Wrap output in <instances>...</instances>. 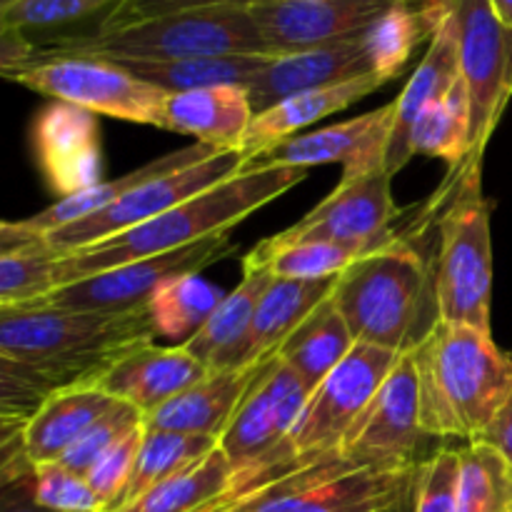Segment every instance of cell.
Here are the masks:
<instances>
[{"label":"cell","instance_id":"obj_1","mask_svg":"<svg viewBox=\"0 0 512 512\" xmlns=\"http://www.w3.org/2000/svg\"><path fill=\"white\" fill-rule=\"evenodd\" d=\"M148 308L93 313L33 305L0 308L3 430H23L58 390L93 385L123 355L153 343Z\"/></svg>","mask_w":512,"mask_h":512},{"label":"cell","instance_id":"obj_2","mask_svg":"<svg viewBox=\"0 0 512 512\" xmlns=\"http://www.w3.org/2000/svg\"><path fill=\"white\" fill-rule=\"evenodd\" d=\"M308 178V168L273 165V168H250L185 203L165 210L158 218L113 235L90 248L60 255L55 263V283L68 285L90 275L105 273L133 260L173 253L188 248L213 235L230 233L248 215L273 203L283 193L293 190Z\"/></svg>","mask_w":512,"mask_h":512},{"label":"cell","instance_id":"obj_3","mask_svg":"<svg viewBox=\"0 0 512 512\" xmlns=\"http://www.w3.org/2000/svg\"><path fill=\"white\" fill-rule=\"evenodd\" d=\"M420 423L433 440L475 443L512 393V353L493 333L438 323L413 350Z\"/></svg>","mask_w":512,"mask_h":512},{"label":"cell","instance_id":"obj_4","mask_svg":"<svg viewBox=\"0 0 512 512\" xmlns=\"http://www.w3.org/2000/svg\"><path fill=\"white\" fill-rule=\"evenodd\" d=\"M355 343L413 353L440 323L433 258L405 235L355 260L333 288Z\"/></svg>","mask_w":512,"mask_h":512},{"label":"cell","instance_id":"obj_5","mask_svg":"<svg viewBox=\"0 0 512 512\" xmlns=\"http://www.w3.org/2000/svg\"><path fill=\"white\" fill-rule=\"evenodd\" d=\"M85 55L105 60H188L213 55H273L255 25L248 5H213L158 15L123 28L95 30L90 35L53 40L48 48L35 45L30 65L48 58Z\"/></svg>","mask_w":512,"mask_h":512},{"label":"cell","instance_id":"obj_6","mask_svg":"<svg viewBox=\"0 0 512 512\" xmlns=\"http://www.w3.org/2000/svg\"><path fill=\"white\" fill-rule=\"evenodd\" d=\"M483 165L463 163L435 193L438 250L433 258L440 323L468 325L490 333L493 308V233L483 198Z\"/></svg>","mask_w":512,"mask_h":512},{"label":"cell","instance_id":"obj_7","mask_svg":"<svg viewBox=\"0 0 512 512\" xmlns=\"http://www.w3.org/2000/svg\"><path fill=\"white\" fill-rule=\"evenodd\" d=\"M313 390L278 358L258 365L248 393L240 400L218 448L233 468L235 483L223 503L245 498L288 475V438Z\"/></svg>","mask_w":512,"mask_h":512},{"label":"cell","instance_id":"obj_8","mask_svg":"<svg viewBox=\"0 0 512 512\" xmlns=\"http://www.w3.org/2000/svg\"><path fill=\"white\" fill-rule=\"evenodd\" d=\"M415 468H355L338 455L233 500L240 512H410Z\"/></svg>","mask_w":512,"mask_h":512},{"label":"cell","instance_id":"obj_9","mask_svg":"<svg viewBox=\"0 0 512 512\" xmlns=\"http://www.w3.org/2000/svg\"><path fill=\"white\" fill-rule=\"evenodd\" d=\"M398 360L393 350L355 343L348 358L310 395L295 423L288 438V475L338 453Z\"/></svg>","mask_w":512,"mask_h":512},{"label":"cell","instance_id":"obj_10","mask_svg":"<svg viewBox=\"0 0 512 512\" xmlns=\"http://www.w3.org/2000/svg\"><path fill=\"white\" fill-rule=\"evenodd\" d=\"M8 80L95 115L165 130L168 93L143 83L113 60L85 55L48 58L8 75Z\"/></svg>","mask_w":512,"mask_h":512},{"label":"cell","instance_id":"obj_11","mask_svg":"<svg viewBox=\"0 0 512 512\" xmlns=\"http://www.w3.org/2000/svg\"><path fill=\"white\" fill-rule=\"evenodd\" d=\"M458 28L460 75L470 103V155L483 165L485 148L512 98V28L490 0H450Z\"/></svg>","mask_w":512,"mask_h":512},{"label":"cell","instance_id":"obj_12","mask_svg":"<svg viewBox=\"0 0 512 512\" xmlns=\"http://www.w3.org/2000/svg\"><path fill=\"white\" fill-rule=\"evenodd\" d=\"M398 215L400 210L393 200V175L383 168L360 178H340L338 188L320 200L305 218L263 243L270 248L293 243H330L363 258L398 238Z\"/></svg>","mask_w":512,"mask_h":512},{"label":"cell","instance_id":"obj_13","mask_svg":"<svg viewBox=\"0 0 512 512\" xmlns=\"http://www.w3.org/2000/svg\"><path fill=\"white\" fill-rule=\"evenodd\" d=\"M245 158L248 155L243 150H223V153L213 155L208 160H200L195 165H188V168L178 170V173L145 180L143 185L125 193L123 198L115 200L108 208L98 210V213L88 215V218L78 220L73 225L53 230L43 240L58 255H68L75 253V250L103 243V240L125 233V230L135 228V225L148 223V220L163 215L165 210L190 200L193 195L243 173Z\"/></svg>","mask_w":512,"mask_h":512},{"label":"cell","instance_id":"obj_14","mask_svg":"<svg viewBox=\"0 0 512 512\" xmlns=\"http://www.w3.org/2000/svg\"><path fill=\"white\" fill-rule=\"evenodd\" d=\"M233 253L235 245L230 243L228 233H220L188 245V248L173 250V253L133 260V263L118 265V268L105 270V273L60 285L35 305L93 310V313H125V310L148 308L153 295L165 283L183 278V275L203 273L205 268L220 263ZM28 308H33V305H28Z\"/></svg>","mask_w":512,"mask_h":512},{"label":"cell","instance_id":"obj_15","mask_svg":"<svg viewBox=\"0 0 512 512\" xmlns=\"http://www.w3.org/2000/svg\"><path fill=\"white\" fill-rule=\"evenodd\" d=\"M425 440L433 438L420 423L418 370L405 353L335 455L355 468H415Z\"/></svg>","mask_w":512,"mask_h":512},{"label":"cell","instance_id":"obj_16","mask_svg":"<svg viewBox=\"0 0 512 512\" xmlns=\"http://www.w3.org/2000/svg\"><path fill=\"white\" fill-rule=\"evenodd\" d=\"M395 105L388 103L360 118L328 125L308 135H293L273 148L245 158V168H313V165L343 163V178H360L385 168L390 130H393Z\"/></svg>","mask_w":512,"mask_h":512},{"label":"cell","instance_id":"obj_17","mask_svg":"<svg viewBox=\"0 0 512 512\" xmlns=\"http://www.w3.org/2000/svg\"><path fill=\"white\" fill-rule=\"evenodd\" d=\"M393 0H255V25L273 55L300 53L368 33Z\"/></svg>","mask_w":512,"mask_h":512},{"label":"cell","instance_id":"obj_18","mask_svg":"<svg viewBox=\"0 0 512 512\" xmlns=\"http://www.w3.org/2000/svg\"><path fill=\"white\" fill-rule=\"evenodd\" d=\"M35 160L45 183L58 198L103 183L98 115L70 103L45 105L30 130Z\"/></svg>","mask_w":512,"mask_h":512},{"label":"cell","instance_id":"obj_19","mask_svg":"<svg viewBox=\"0 0 512 512\" xmlns=\"http://www.w3.org/2000/svg\"><path fill=\"white\" fill-rule=\"evenodd\" d=\"M375 73L365 48V33L340 43L300 50V53L275 55L248 85L250 105L255 115L273 108L280 100L308 90L330 88L360 75Z\"/></svg>","mask_w":512,"mask_h":512},{"label":"cell","instance_id":"obj_20","mask_svg":"<svg viewBox=\"0 0 512 512\" xmlns=\"http://www.w3.org/2000/svg\"><path fill=\"white\" fill-rule=\"evenodd\" d=\"M210 370L183 345L160 348L148 343L133 353L115 360L93 380L95 388L105 390L113 398L133 405L140 415H150L163 408L168 400L203 380Z\"/></svg>","mask_w":512,"mask_h":512},{"label":"cell","instance_id":"obj_21","mask_svg":"<svg viewBox=\"0 0 512 512\" xmlns=\"http://www.w3.org/2000/svg\"><path fill=\"white\" fill-rule=\"evenodd\" d=\"M460 53H458V28H455L453 10L440 20L435 33L430 35V45L425 50L423 60L410 75L405 88L400 90L398 98L393 100L395 118L393 130H390L388 155H385V170L388 175H395L413 160L410 153V130L418 120L420 110L430 105L433 100L445 98L455 85L460 83Z\"/></svg>","mask_w":512,"mask_h":512},{"label":"cell","instance_id":"obj_22","mask_svg":"<svg viewBox=\"0 0 512 512\" xmlns=\"http://www.w3.org/2000/svg\"><path fill=\"white\" fill-rule=\"evenodd\" d=\"M273 273L263 265L243 263V280L233 293L223 298L208 323L183 343L193 358H198L210 373L250 368V335H253L255 310Z\"/></svg>","mask_w":512,"mask_h":512},{"label":"cell","instance_id":"obj_23","mask_svg":"<svg viewBox=\"0 0 512 512\" xmlns=\"http://www.w3.org/2000/svg\"><path fill=\"white\" fill-rule=\"evenodd\" d=\"M120 400L95 385H70L50 395L20 430L23 450L33 465L58 463Z\"/></svg>","mask_w":512,"mask_h":512},{"label":"cell","instance_id":"obj_24","mask_svg":"<svg viewBox=\"0 0 512 512\" xmlns=\"http://www.w3.org/2000/svg\"><path fill=\"white\" fill-rule=\"evenodd\" d=\"M258 365L208 373L203 380L168 400L163 408L145 415L143 425L148 430H173V433L203 435V438L218 440L238 410L243 395L248 393L250 383L258 373Z\"/></svg>","mask_w":512,"mask_h":512},{"label":"cell","instance_id":"obj_25","mask_svg":"<svg viewBox=\"0 0 512 512\" xmlns=\"http://www.w3.org/2000/svg\"><path fill=\"white\" fill-rule=\"evenodd\" d=\"M388 83L390 80L383 78V75L370 73L353 80H345V83L330 85V88L308 90V93L280 100L278 105L255 115L248 133L240 140L238 150H243L248 158L255 153H263V150L293 138L305 125H313L315 120L328 118V115L350 108V105L368 98V95H373L375 90H380Z\"/></svg>","mask_w":512,"mask_h":512},{"label":"cell","instance_id":"obj_26","mask_svg":"<svg viewBox=\"0 0 512 512\" xmlns=\"http://www.w3.org/2000/svg\"><path fill=\"white\" fill-rule=\"evenodd\" d=\"M253 118L255 110L243 85L175 93L165 103V130L190 135L195 143L218 150H238Z\"/></svg>","mask_w":512,"mask_h":512},{"label":"cell","instance_id":"obj_27","mask_svg":"<svg viewBox=\"0 0 512 512\" xmlns=\"http://www.w3.org/2000/svg\"><path fill=\"white\" fill-rule=\"evenodd\" d=\"M223 153V150L213 148V145L205 143H190L185 148L175 150V153L160 155V158L150 160L143 168L130 170V173L120 175V178L103 180V183L93 185V188L83 190V193H75L70 198H58L53 205H48L45 210L35 213L33 218L18 220L23 225V230H28L30 235H38V238H45L53 230L65 228V225H73L78 220L88 218V215L98 213V210L108 208L115 200L123 198L125 193H130L133 188L143 185L145 180L163 178V175L178 173V170L188 168V165L200 163V160H208L213 155Z\"/></svg>","mask_w":512,"mask_h":512},{"label":"cell","instance_id":"obj_28","mask_svg":"<svg viewBox=\"0 0 512 512\" xmlns=\"http://www.w3.org/2000/svg\"><path fill=\"white\" fill-rule=\"evenodd\" d=\"M353 348V333L338 305L328 298L288 335L275 355L315 393Z\"/></svg>","mask_w":512,"mask_h":512},{"label":"cell","instance_id":"obj_29","mask_svg":"<svg viewBox=\"0 0 512 512\" xmlns=\"http://www.w3.org/2000/svg\"><path fill=\"white\" fill-rule=\"evenodd\" d=\"M335 280H290L275 278L265 288L250 335V363L273 358L288 335L333 295Z\"/></svg>","mask_w":512,"mask_h":512},{"label":"cell","instance_id":"obj_30","mask_svg":"<svg viewBox=\"0 0 512 512\" xmlns=\"http://www.w3.org/2000/svg\"><path fill=\"white\" fill-rule=\"evenodd\" d=\"M275 55H213V58H188V60H113L125 70L140 78L143 83L163 90V93H190V90L220 88V85H243L273 60Z\"/></svg>","mask_w":512,"mask_h":512},{"label":"cell","instance_id":"obj_31","mask_svg":"<svg viewBox=\"0 0 512 512\" xmlns=\"http://www.w3.org/2000/svg\"><path fill=\"white\" fill-rule=\"evenodd\" d=\"M445 13L448 0H423L418 8L410 0H393L365 33V48L375 73L388 80L398 78L420 40L435 33Z\"/></svg>","mask_w":512,"mask_h":512},{"label":"cell","instance_id":"obj_32","mask_svg":"<svg viewBox=\"0 0 512 512\" xmlns=\"http://www.w3.org/2000/svg\"><path fill=\"white\" fill-rule=\"evenodd\" d=\"M233 483L228 458L215 448L115 512H205L228 498Z\"/></svg>","mask_w":512,"mask_h":512},{"label":"cell","instance_id":"obj_33","mask_svg":"<svg viewBox=\"0 0 512 512\" xmlns=\"http://www.w3.org/2000/svg\"><path fill=\"white\" fill-rule=\"evenodd\" d=\"M410 153L443 158L450 170L460 168L470 155V103L463 78L445 98L420 110L410 130Z\"/></svg>","mask_w":512,"mask_h":512},{"label":"cell","instance_id":"obj_34","mask_svg":"<svg viewBox=\"0 0 512 512\" xmlns=\"http://www.w3.org/2000/svg\"><path fill=\"white\" fill-rule=\"evenodd\" d=\"M218 448V440L203 438V435L173 433V430H148L145 428L143 443H140L138 458H135L133 475L125 485L123 495L115 503V510L125 508L140 495L148 493L158 483L168 480L170 475L180 473L195 460L205 458L210 450Z\"/></svg>","mask_w":512,"mask_h":512},{"label":"cell","instance_id":"obj_35","mask_svg":"<svg viewBox=\"0 0 512 512\" xmlns=\"http://www.w3.org/2000/svg\"><path fill=\"white\" fill-rule=\"evenodd\" d=\"M228 293L198 275H183L165 283L148 303L155 335L188 343L218 310Z\"/></svg>","mask_w":512,"mask_h":512},{"label":"cell","instance_id":"obj_36","mask_svg":"<svg viewBox=\"0 0 512 512\" xmlns=\"http://www.w3.org/2000/svg\"><path fill=\"white\" fill-rule=\"evenodd\" d=\"M458 512H512V465L488 445L460 448Z\"/></svg>","mask_w":512,"mask_h":512},{"label":"cell","instance_id":"obj_37","mask_svg":"<svg viewBox=\"0 0 512 512\" xmlns=\"http://www.w3.org/2000/svg\"><path fill=\"white\" fill-rule=\"evenodd\" d=\"M58 258L43 238L0 255V308H28L53 293Z\"/></svg>","mask_w":512,"mask_h":512},{"label":"cell","instance_id":"obj_38","mask_svg":"<svg viewBox=\"0 0 512 512\" xmlns=\"http://www.w3.org/2000/svg\"><path fill=\"white\" fill-rule=\"evenodd\" d=\"M355 260L358 255L330 243H293L278 248L258 243L245 255L243 263L263 265L275 278L333 280L343 275Z\"/></svg>","mask_w":512,"mask_h":512},{"label":"cell","instance_id":"obj_39","mask_svg":"<svg viewBox=\"0 0 512 512\" xmlns=\"http://www.w3.org/2000/svg\"><path fill=\"white\" fill-rule=\"evenodd\" d=\"M118 3L120 0H13L0 8V28H13L20 33L63 28L103 10L108 15Z\"/></svg>","mask_w":512,"mask_h":512},{"label":"cell","instance_id":"obj_40","mask_svg":"<svg viewBox=\"0 0 512 512\" xmlns=\"http://www.w3.org/2000/svg\"><path fill=\"white\" fill-rule=\"evenodd\" d=\"M460 448H440L418 465L410 512H458Z\"/></svg>","mask_w":512,"mask_h":512},{"label":"cell","instance_id":"obj_41","mask_svg":"<svg viewBox=\"0 0 512 512\" xmlns=\"http://www.w3.org/2000/svg\"><path fill=\"white\" fill-rule=\"evenodd\" d=\"M140 425H143V415H140V410H135L133 405L120 400V403L115 405L105 418H100L98 423H95L93 428L78 440V443L70 445V448L65 450L63 458H60L58 463L85 478L105 450L113 448L118 440H123L125 435H130L135 428H140Z\"/></svg>","mask_w":512,"mask_h":512},{"label":"cell","instance_id":"obj_42","mask_svg":"<svg viewBox=\"0 0 512 512\" xmlns=\"http://www.w3.org/2000/svg\"><path fill=\"white\" fill-rule=\"evenodd\" d=\"M33 495L55 512H103V503L88 480L60 463L35 465Z\"/></svg>","mask_w":512,"mask_h":512},{"label":"cell","instance_id":"obj_43","mask_svg":"<svg viewBox=\"0 0 512 512\" xmlns=\"http://www.w3.org/2000/svg\"><path fill=\"white\" fill-rule=\"evenodd\" d=\"M145 425L135 428L133 433L125 435L123 440L113 445L110 450H105L100 455L98 463L90 468V473L85 475V480L90 483V488L95 490V495L103 503V512H113L115 503L123 495L125 485H128L130 475H133L135 458H138L140 443H143Z\"/></svg>","mask_w":512,"mask_h":512},{"label":"cell","instance_id":"obj_44","mask_svg":"<svg viewBox=\"0 0 512 512\" xmlns=\"http://www.w3.org/2000/svg\"><path fill=\"white\" fill-rule=\"evenodd\" d=\"M255 0H120L108 15H103L98 30L123 28L140 20L158 18V15L183 13L195 8H213V5H250Z\"/></svg>","mask_w":512,"mask_h":512},{"label":"cell","instance_id":"obj_45","mask_svg":"<svg viewBox=\"0 0 512 512\" xmlns=\"http://www.w3.org/2000/svg\"><path fill=\"white\" fill-rule=\"evenodd\" d=\"M33 473L35 465L15 475H5L3 493H0V512H55L35 500Z\"/></svg>","mask_w":512,"mask_h":512},{"label":"cell","instance_id":"obj_46","mask_svg":"<svg viewBox=\"0 0 512 512\" xmlns=\"http://www.w3.org/2000/svg\"><path fill=\"white\" fill-rule=\"evenodd\" d=\"M475 443L488 445V448H493L495 453L503 455V458L512 465V393L508 403L500 408V413L495 415L493 423L483 430V435H480Z\"/></svg>","mask_w":512,"mask_h":512},{"label":"cell","instance_id":"obj_47","mask_svg":"<svg viewBox=\"0 0 512 512\" xmlns=\"http://www.w3.org/2000/svg\"><path fill=\"white\" fill-rule=\"evenodd\" d=\"M490 5H493L495 15H498L508 28H512V0H490Z\"/></svg>","mask_w":512,"mask_h":512},{"label":"cell","instance_id":"obj_48","mask_svg":"<svg viewBox=\"0 0 512 512\" xmlns=\"http://www.w3.org/2000/svg\"><path fill=\"white\" fill-rule=\"evenodd\" d=\"M205 512H240V510L235 508V505H230V503H218V505H213V508L205 510Z\"/></svg>","mask_w":512,"mask_h":512},{"label":"cell","instance_id":"obj_49","mask_svg":"<svg viewBox=\"0 0 512 512\" xmlns=\"http://www.w3.org/2000/svg\"><path fill=\"white\" fill-rule=\"evenodd\" d=\"M8 3H13V0H0V8H3V5H8Z\"/></svg>","mask_w":512,"mask_h":512}]
</instances>
